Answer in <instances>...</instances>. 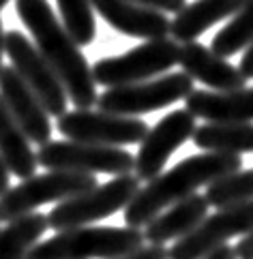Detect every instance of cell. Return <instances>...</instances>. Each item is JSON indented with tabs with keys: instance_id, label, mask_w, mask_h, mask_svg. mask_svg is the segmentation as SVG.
<instances>
[{
	"instance_id": "obj_1",
	"label": "cell",
	"mask_w": 253,
	"mask_h": 259,
	"mask_svg": "<svg viewBox=\"0 0 253 259\" xmlns=\"http://www.w3.org/2000/svg\"><path fill=\"white\" fill-rule=\"evenodd\" d=\"M15 13L30 30L34 48L62 81L67 97L78 109L97 105V84L84 54L54 15L48 0H15Z\"/></svg>"
},
{
	"instance_id": "obj_2",
	"label": "cell",
	"mask_w": 253,
	"mask_h": 259,
	"mask_svg": "<svg viewBox=\"0 0 253 259\" xmlns=\"http://www.w3.org/2000/svg\"><path fill=\"white\" fill-rule=\"evenodd\" d=\"M240 167L242 159L238 154L202 152L187 156L185 161L159 174L155 180L146 182V187L137 191V195L125 208L127 227H146L165 208L193 195L200 187H208L210 182L223 178V176L240 171Z\"/></svg>"
},
{
	"instance_id": "obj_3",
	"label": "cell",
	"mask_w": 253,
	"mask_h": 259,
	"mask_svg": "<svg viewBox=\"0 0 253 259\" xmlns=\"http://www.w3.org/2000/svg\"><path fill=\"white\" fill-rule=\"evenodd\" d=\"M144 231L133 227H76L37 242L24 259H116L144 246Z\"/></svg>"
},
{
	"instance_id": "obj_4",
	"label": "cell",
	"mask_w": 253,
	"mask_h": 259,
	"mask_svg": "<svg viewBox=\"0 0 253 259\" xmlns=\"http://www.w3.org/2000/svg\"><path fill=\"white\" fill-rule=\"evenodd\" d=\"M97 178L76 171H45L22 180L0 197V223L26 217L43 203H60L97 189Z\"/></svg>"
},
{
	"instance_id": "obj_5",
	"label": "cell",
	"mask_w": 253,
	"mask_h": 259,
	"mask_svg": "<svg viewBox=\"0 0 253 259\" xmlns=\"http://www.w3.org/2000/svg\"><path fill=\"white\" fill-rule=\"evenodd\" d=\"M178 54H180V45L172 36L146 41L129 50L127 54L97 60L90 67L92 79H95V84H101L105 88L148 81L163 75L174 64H178Z\"/></svg>"
},
{
	"instance_id": "obj_6",
	"label": "cell",
	"mask_w": 253,
	"mask_h": 259,
	"mask_svg": "<svg viewBox=\"0 0 253 259\" xmlns=\"http://www.w3.org/2000/svg\"><path fill=\"white\" fill-rule=\"evenodd\" d=\"M137 191L139 180L133 174L116 176L110 182L84 193V195L56 203L48 214V227L58 234V231L86 227L95 221L107 219L116 212L125 210L131 199L137 195Z\"/></svg>"
},
{
	"instance_id": "obj_7",
	"label": "cell",
	"mask_w": 253,
	"mask_h": 259,
	"mask_svg": "<svg viewBox=\"0 0 253 259\" xmlns=\"http://www.w3.org/2000/svg\"><path fill=\"white\" fill-rule=\"evenodd\" d=\"M193 90V79L187 73H170L139 84L107 88L97 97V107L105 114L137 118L139 114L170 107L176 101L187 99Z\"/></svg>"
},
{
	"instance_id": "obj_8",
	"label": "cell",
	"mask_w": 253,
	"mask_h": 259,
	"mask_svg": "<svg viewBox=\"0 0 253 259\" xmlns=\"http://www.w3.org/2000/svg\"><path fill=\"white\" fill-rule=\"evenodd\" d=\"M37 161L50 171H76V174H110L127 176L133 174L135 156L123 148H110L80 142H56L39 146Z\"/></svg>"
},
{
	"instance_id": "obj_9",
	"label": "cell",
	"mask_w": 253,
	"mask_h": 259,
	"mask_svg": "<svg viewBox=\"0 0 253 259\" xmlns=\"http://www.w3.org/2000/svg\"><path fill=\"white\" fill-rule=\"evenodd\" d=\"M5 54L11 60V67L17 71V75L24 79V84L41 101L45 112L56 118L67 114V90H64L54 69L48 64V60L34 48V43L28 41L26 34L9 30L5 34Z\"/></svg>"
},
{
	"instance_id": "obj_10",
	"label": "cell",
	"mask_w": 253,
	"mask_h": 259,
	"mask_svg": "<svg viewBox=\"0 0 253 259\" xmlns=\"http://www.w3.org/2000/svg\"><path fill=\"white\" fill-rule=\"evenodd\" d=\"M56 128L64 137H69V142L110 148L142 144L148 133V124L144 120L95 112V109H73L62 114L56 122Z\"/></svg>"
},
{
	"instance_id": "obj_11",
	"label": "cell",
	"mask_w": 253,
	"mask_h": 259,
	"mask_svg": "<svg viewBox=\"0 0 253 259\" xmlns=\"http://www.w3.org/2000/svg\"><path fill=\"white\" fill-rule=\"evenodd\" d=\"M249 234H253V201L221 208L206 217L189 236L176 240L174 246L167 248V255L170 259H204L228 244L230 238Z\"/></svg>"
},
{
	"instance_id": "obj_12",
	"label": "cell",
	"mask_w": 253,
	"mask_h": 259,
	"mask_svg": "<svg viewBox=\"0 0 253 259\" xmlns=\"http://www.w3.org/2000/svg\"><path fill=\"white\" fill-rule=\"evenodd\" d=\"M195 126V118L187 109H174L153 128H148L135 156V178L139 182H151L159 174H163L165 163L187 140H191Z\"/></svg>"
},
{
	"instance_id": "obj_13",
	"label": "cell",
	"mask_w": 253,
	"mask_h": 259,
	"mask_svg": "<svg viewBox=\"0 0 253 259\" xmlns=\"http://www.w3.org/2000/svg\"><path fill=\"white\" fill-rule=\"evenodd\" d=\"M0 97L30 144L43 146L52 140L50 114L43 109L41 101L24 84L13 67H3L0 71Z\"/></svg>"
},
{
	"instance_id": "obj_14",
	"label": "cell",
	"mask_w": 253,
	"mask_h": 259,
	"mask_svg": "<svg viewBox=\"0 0 253 259\" xmlns=\"http://www.w3.org/2000/svg\"><path fill=\"white\" fill-rule=\"evenodd\" d=\"M92 9L112 28L133 39L155 41L170 36V20L165 13L135 5L133 0H92Z\"/></svg>"
},
{
	"instance_id": "obj_15",
	"label": "cell",
	"mask_w": 253,
	"mask_h": 259,
	"mask_svg": "<svg viewBox=\"0 0 253 259\" xmlns=\"http://www.w3.org/2000/svg\"><path fill=\"white\" fill-rule=\"evenodd\" d=\"M178 64L183 67V73H187L191 79L202 81L214 92H232L247 88V79L240 75L238 67L219 58L217 54L210 52V48H206L198 41L180 45Z\"/></svg>"
},
{
	"instance_id": "obj_16",
	"label": "cell",
	"mask_w": 253,
	"mask_h": 259,
	"mask_svg": "<svg viewBox=\"0 0 253 259\" xmlns=\"http://www.w3.org/2000/svg\"><path fill=\"white\" fill-rule=\"evenodd\" d=\"M185 109L206 122H253V86L232 92L193 90L185 99Z\"/></svg>"
},
{
	"instance_id": "obj_17",
	"label": "cell",
	"mask_w": 253,
	"mask_h": 259,
	"mask_svg": "<svg viewBox=\"0 0 253 259\" xmlns=\"http://www.w3.org/2000/svg\"><path fill=\"white\" fill-rule=\"evenodd\" d=\"M208 201L204 195L193 193L187 199L165 208L161 214L155 217L151 223L144 227V240L151 244L165 246L172 240H180L189 236L202 221L208 217Z\"/></svg>"
},
{
	"instance_id": "obj_18",
	"label": "cell",
	"mask_w": 253,
	"mask_h": 259,
	"mask_svg": "<svg viewBox=\"0 0 253 259\" xmlns=\"http://www.w3.org/2000/svg\"><path fill=\"white\" fill-rule=\"evenodd\" d=\"M242 5L245 0H195V3L187 5L183 11H178L170 22V36L178 45L191 43L210 26L234 17Z\"/></svg>"
},
{
	"instance_id": "obj_19",
	"label": "cell",
	"mask_w": 253,
	"mask_h": 259,
	"mask_svg": "<svg viewBox=\"0 0 253 259\" xmlns=\"http://www.w3.org/2000/svg\"><path fill=\"white\" fill-rule=\"evenodd\" d=\"M0 156L7 165L9 174L22 180L32 178L39 167L37 152L32 150L30 140L15 122V118L7 109L3 97H0Z\"/></svg>"
},
{
	"instance_id": "obj_20",
	"label": "cell",
	"mask_w": 253,
	"mask_h": 259,
	"mask_svg": "<svg viewBox=\"0 0 253 259\" xmlns=\"http://www.w3.org/2000/svg\"><path fill=\"white\" fill-rule=\"evenodd\" d=\"M191 140L204 152L240 156L253 152V122H206L195 126Z\"/></svg>"
},
{
	"instance_id": "obj_21",
	"label": "cell",
	"mask_w": 253,
	"mask_h": 259,
	"mask_svg": "<svg viewBox=\"0 0 253 259\" xmlns=\"http://www.w3.org/2000/svg\"><path fill=\"white\" fill-rule=\"evenodd\" d=\"M48 217L30 212L0 229V259H24L48 231Z\"/></svg>"
},
{
	"instance_id": "obj_22",
	"label": "cell",
	"mask_w": 253,
	"mask_h": 259,
	"mask_svg": "<svg viewBox=\"0 0 253 259\" xmlns=\"http://www.w3.org/2000/svg\"><path fill=\"white\" fill-rule=\"evenodd\" d=\"M253 41V0H245L240 11L230 17V22L214 34L210 52L219 58H230L240 50H245Z\"/></svg>"
},
{
	"instance_id": "obj_23",
	"label": "cell",
	"mask_w": 253,
	"mask_h": 259,
	"mask_svg": "<svg viewBox=\"0 0 253 259\" xmlns=\"http://www.w3.org/2000/svg\"><path fill=\"white\" fill-rule=\"evenodd\" d=\"M204 197L208 206H214L217 210L253 201V169H240L210 182Z\"/></svg>"
},
{
	"instance_id": "obj_24",
	"label": "cell",
	"mask_w": 253,
	"mask_h": 259,
	"mask_svg": "<svg viewBox=\"0 0 253 259\" xmlns=\"http://www.w3.org/2000/svg\"><path fill=\"white\" fill-rule=\"evenodd\" d=\"M62 17V26L78 48H86L95 41L97 24L92 0H56Z\"/></svg>"
},
{
	"instance_id": "obj_25",
	"label": "cell",
	"mask_w": 253,
	"mask_h": 259,
	"mask_svg": "<svg viewBox=\"0 0 253 259\" xmlns=\"http://www.w3.org/2000/svg\"><path fill=\"white\" fill-rule=\"evenodd\" d=\"M133 3L148 7L159 13H178L187 7V0H133Z\"/></svg>"
},
{
	"instance_id": "obj_26",
	"label": "cell",
	"mask_w": 253,
	"mask_h": 259,
	"mask_svg": "<svg viewBox=\"0 0 253 259\" xmlns=\"http://www.w3.org/2000/svg\"><path fill=\"white\" fill-rule=\"evenodd\" d=\"M116 259H170V255H167L165 246L148 244V246H142V248H137V251H133V253L116 257Z\"/></svg>"
},
{
	"instance_id": "obj_27",
	"label": "cell",
	"mask_w": 253,
	"mask_h": 259,
	"mask_svg": "<svg viewBox=\"0 0 253 259\" xmlns=\"http://www.w3.org/2000/svg\"><path fill=\"white\" fill-rule=\"evenodd\" d=\"M238 71L247 81L253 79V41L245 48V54H242L240 64H238Z\"/></svg>"
},
{
	"instance_id": "obj_28",
	"label": "cell",
	"mask_w": 253,
	"mask_h": 259,
	"mask_svg": "<svg viewBox=\"0 0 253 259\" xmlns=\"http://www.w3.org/2000/svg\"><path fill=\"white\" fill-rule=\"evenodd\" d=\"M234 253L236 259H253V234L242 236V240H238V244L234 246Z\"/></svg>"
},
{
	"instance_id": "obj_29",
	"label": "cell",
	"mask_w": 253,
	"mask_h": 259,
	"mask_svg": "<svg viewBox=\"0 0 253 259\" xmlns=\"http://www.w3.org/2000/svg\"><path fill=\"white\" fill-rule=\"evenodd\" d=\"M204 259H236V253H234V246L223 244V246L217 248V251H212L210 255H206Z\"/></svg>"
},
{
	"instance_id": "obj_30",
	"label": "cell",
	"mask_w": 253,
	"mask_h": 259,
	"mask_svg": "<svg viewBox=\"0 0 253 259\" xmlns=\"http://www.w3.org/2000/svg\"><path fill=\"white\" fill-rule=\"evenodd\" d=\"M9 180H11V174H9L3 156H0V197H3L9 189H11V187H9Z\"/></svg>"
},
{
	"instance_id": "obj_31",
	"label": "cell",
	"mask_w": 253,
	"mask_h": 259,
	"mask_svg": "<svg viewBox=\"0 0 253 259\" xmlns=\"http://www.w3.org/2000/svg\"><path fill=\"white\" fill-rule=\"evenodd\" d=\"M3 54H5V32H3V20H0V71H3Z\"/></svg>"
},
{
	"instance_id": "obj_32",
	"label": "cell",
	"mask_w": 253,
	"mask_h": 259,
	"mask_svg": "<svg viewBox=\"0 0 253 259\" xmlns=\"http://www.w3.org/2000/svg\"><path fill=\"white\" fill-rule=\"evenodd\" d=\"M9 5V0H0V11H3V9Z\"/></svg>"
}]
</instances>
